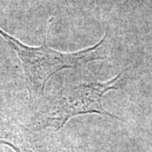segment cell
Segmentation results:
<instances>
[{"label":"cell","mask_w":152,"mask_h":152,"mask_svg":"<svg viewBox=\"0 0 152 152\" xmlns=\"http://www.w3.org/2000/svg\"><path fill=\"white\" fill-rule=\"evenodd\" d=\"M0 36L16 53L21 62L31 101L42 95L47 82L55 73L64 69H81L92 61L105 58L101 49L107 35L92 47L74 53L57 51L46 42L37 48L29 47L1 28Z\"/></svg>","instance_id":"1"},{"label":"cell","mask_w":152,"mask_h":152,"mask_svg":"<svg viewBox=\"0 0 152 152\" xmlns=\"http://www.w3.org/2000/svg\"><path fill=\"white\" fill-rule=\"evenodd\" d=\"M121 73L107 82H99L91 75L87 81L68 85L60 91L53 111V121L60 129L69 120L77 115L97 113L119 119L104 108L102 101L105 93L118 87Z\"/></svg>","instance_id":"2"}]
</instances>
